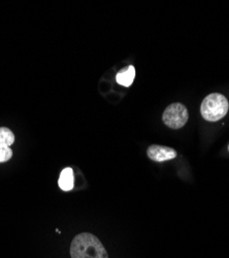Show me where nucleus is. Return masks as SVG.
Here are the masks:
<instances>
[{
  "label": "nucleus",
  "mask_w": 229,
  "mask_h": 258,
  "mask_svg": "<svg viewBox=\"0 0 229 258\" xmlns=\"http://www.w3.org/2000/svg\"><path fill=\"white\" fill-rule=\"evenodd\" d=\"M15 142V136L8 127H0V145L10 147Z\"/></svg>",
  "instance_id": "nucleus-7"
},
{
  "label": "nucleus",
  "mask_w": 229,
  "mask_h": 258,
  "mask_svg": "<svg viewBox=\"0 0 229 258\" xmlns=\"http://www.w3.org/2000/svg\"><path fill=\"white\" fill-rule=\"evenodd\" d=\"M188 111L186 106L180 102L170 104L162 115L164 124L172 129H180L184 127L188 121Z\"/></svg>",
  "instance_id": "nucleus-3"
},
{
  "label": "nucleus",
  "mask_w": 229,
  "mask_h": 258,
  "mask_svg": "<svg viewBox=\"0 0 229 258\" xmlns=\"http://www.w3.org/2000/svg\"><path fill=\"white\" fill-rule=\"evenodd\" d=\"M70 256L71 258H109L105 246L89 232L74 236L70 245Z\"/></svg>",
  "instance_id": "nucleus-1"
},
{
  "label": "nucleus",
  "mask_w": 229,
  "mask_h": 258,
  "mask_svg": "<svg viewBox=\"0 0 229 258\" xmlns=\"http://www.w3.org/2000/svg\"><path fill=\"white\" fill-rule=\"evenodd\" d=\"M228 151H229V145H228Z\"/></svg>",
  "instance_id": "nucleus-9"
},
{
  "label": "nucleus",
  "mask_w": 229,
  "mask_h": 258,
  "mask_svg": "<svg viewBox=\"0 0 229 258\" xmlns=\"http://www.w3.org/2000/svg\"><path fill=\"white\" fill-rule=\"evenodd\" d=\"M135 78V69L132 66L120 71L116 76V81L118 84L125 86V87H129L133 83Z\"/></svg>",
  "instance_id": "nucleus-6"
},
{
  "label": "nucleus",
  "mask_w": 229,
  "mask_h": 258,
  "mask_svg": "<svg viewBox=\"0 0 229 258\" xmlns=\"http://www.w3.org/2000/svg\"><path fill=\"white\" fill-rule=\"evenodd\" d=\"M58 185L60 189L63 191H70L74 186V177H73V170L70 167H66L61 171Z\"/></svg>",
  "instance_id": "nucleus-5"
},
{
  "label": "nucleus",
  "mask_w": 229,
  "mask_h": 258,
  "mask_svg": "<svg viewBox=\"0 0 229 258\" xmlns=\"http://www.w3.org/2000/svg\"><path fill=\"white\" fill-rule=\"evenodd\" d=\"M148 157L157 162L169 161L177 157V151L173 148H169L160 145H152L148 148Z\"/></svg>",
  "instance_id": "nucleus-4"
},
{
  "label": "nucleus",
  "mask_w": 229,
  "mask_h": 258,
  "mask_svg": "<svg viewBox=\"0 0 229 258\" xmlns=\"http://www.w3.org/2000/svg\"><path fill=\"white\" fill-rule=\"evenodd\" d=\"M13 156V151L10 147L0 145V162H6Z\"/></svg>",
  "instance_id": "nucleus-8"
},
{
  "label": "nucleus",
  "mask_w": 229,
  "mask_h": 258,
  "mask_svg": "<svg viewBox=\"0 0 229 258\" xmlns=\"http://www.w3.org/2000/svg\"><path fill=\"white\" fill-rule=\"evenodd\" d=\"M228 109L229 103L224 95L220 93H212L202 100L200 113L205 121L216 122L226 116Z\"/></svg>",
  "instance_id": "nucleus-2"
}]
</instances>
